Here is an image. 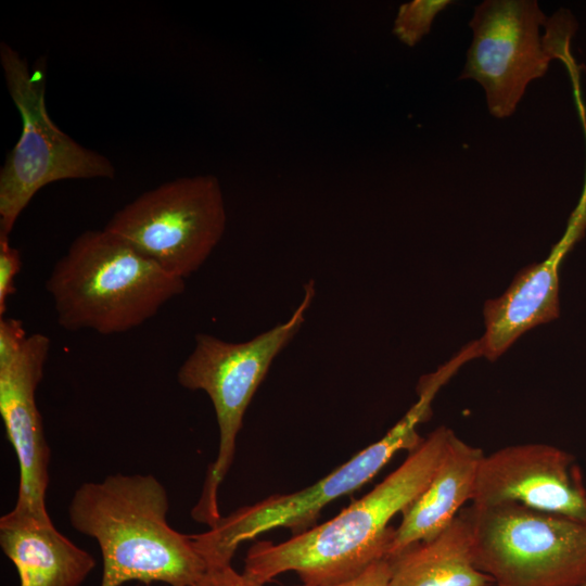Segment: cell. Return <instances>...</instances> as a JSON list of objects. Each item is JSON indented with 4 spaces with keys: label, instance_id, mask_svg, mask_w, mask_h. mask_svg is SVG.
Masks as SVG:
<instances>
[{
    "label": "cell",
    "instance_id": "obj_1",
    "mask_svg": "<svg viewBox=\"0 0 586 586\" xmlns=\"http://www.w3.org/2000/svg\"><path fill=\"white\" fill-rule=\"evenodd\" d=\"M453 433L446 426L435 429L396 470L327 522L279 544L255 543L246 552L243 573L265 585L292 571L302 584L330 586L387 559L395 530L391 520L426 487Z\"/></svg>",
    "mask_w": 586,
    "mask_h": 586
},
{
    "label": "cell",
    "instance_id": "obj_2",
    "mask_svg": "<svg viewBox=\"0 0 586 586\" xmlns=\"http://www.w3.org/2000/svg\"><path fill=\"white\" fill-rule=\"evenodd\" d=\"M168 510V494L152 474L116 473L75 491L69 522L99 545L103 561L100 586L132 581L194 585L206 564L192 535L169 525Z\"/></svg>",
    "mask_w": 586,
    "mask_h": 586
},
{
    "label": "cell",
    "instance_id": "obj_3",
    "mask_svg": "<svg viewBox=\"0 0 586 586\" xmlns=\"http://www.w3.org/2000/svg\"><path fill=\"white\" fill-rule=\"evenodd\" d=\"M46 289L63 329L110 335L154 317L186 284L103 228L87 230L72 242Z\"/></svg>",
    "mask_w": 586,
    "mask_h": 586
},
{
    "label": "cell",
    "instance_id": "obj_4",
    "mask_svg": "<svg viewBox=\"0 0 586 586\" xmlns=\"http://www.w3.org/2000/svg\"><path fill=\"white\" fill-rule=\"evenodd\" d=\"M315 294V282L310 280L285 322L249 341L232 343L207 333L195 335L193 349L177 371V382L183 388L208 395L217 419L219 446L191 510L194 521L211 527L221 518L218 489L231 468L245 411L275 358L302 328Z\"/></svg>",
    "mask_w": 586,
    "mask_h": 586
},
{
    "label": "cell",
    "instance_id": "obj_5",
    "mask_svg": "<svg viewBox=\"0 0 586 586\" xmlns=\"http://www.w3.org/2000/svg\"><path fill=\"white\" fill-rule=\"evenodd\" d=\"M0 63L9 94L23 122L22 133L0 170V237H8L34 195L44 186L64 179L115 177L103 154L63 132L48 114L42 72L5 42Z\"/></svg>",
    "mask_w": 586,
    "mask_h": 586
},
{
    "label": "cell",
    "instance_id": "obj_6",
    "mask_svg": "<svg viewBox=\"0 0 586 586\" xmlns=\"http://www.w3.org/2000/svg\"><path fill=\"white\" fill-rule=\"evenodd\" d=\"M475 566L495 586H582L586 523L519 504L471 505Z\"/></svg>",
    "mask_w": 586,
    "mask_h": 586
},
{
    "label": "cell",
    "instance_id": "obj_7",
    "mask_svg": "<svg viewBox=\"0 0 586 586\" xmlns=\"http://www.w3.org/2000/svg\"><path fill=\"white\" fill-rule=\"evenodd\" d=\"M431 415L430 403L418 399L382 438L315 484L243 506L226 517L221 515L205 532L192 535L195 549L206 568L231 564L241 544L270 530L286 527L297 533L308 530L327 505L365 485L397 453L417 449L424 440L418 426Z\"/></svg>",
    "mask_w": 586,
    "mask_h": 586
},
{
    "label": "cell",
    "instance_id": "obj_8",
    "mask_svg": "<svg viewBox=\"0 0 586 586\" xmlns=\"http://www.w3.org/2000/svg\"><path fill=\"white\" fill-rule=\"evenodd\" d=\"M469 26L473 39L459 79L481 84L497 118L514 113L527 85L546 74L575 31L569 13L559 12L548 23L535 0H486Z\"/></svg>",
    "mask_w": 586,
    "mask_h": 586
},
{
    "label": "cell",
    "instance_id": "obj_9",
    "mask_svg": "<svg viewBox=\"0 0 586 586\" xmlns=\"http://www.w3.org/2000/svg\"><path fill=\"white\" fill-rule=\"evenodd\" d=\"M227 224L221 186L213 175L180 177L143 192L104 229L171 276L186 280L209 257Z\"/></svg>",
    "mask_w": 586,
    "mask_h": 586
},
{
    "label": "cell",
    "instance_id": "obj_10",
    "mask_svg": "<svg viewBox=\"0 0 586 586\" xmlns=\"http://www.w3.org/2000/svg\"><path fill=\"white\" fill-rule=\"evenodd\" d=\"M505 502L586 523V486L575 457L544 443L511 445L484 455L472 504Z\"/></svg>",
    "mask_w": 586,
    "mask_h": 586
},
{
    "label": "cell",
    "instance_id": "obj_11",
    "mask_svg": "<svg viewBox=\"0 0 586 586\" xmlns=\"http://www.w3.org/2000/svg\"><path fill=\"white\" fill-rule=\"evenodd\" d=\"M49 349L50 339L34 333L16 355L0 361V415L20 470L14 508L41 518L50 517L46 506L50 448L35 394Z\"/></svg>",
    "mask_w": 586,
    "mask_h": 586
},
{
    "label": "cell",
    "instance_id": "obj_12",
    "mask_svg": "<svg viewBox=\"0 0 586 586\" xmlns=\"http://www.w3.org/2000/svg\"><path fill=\"white\" fill-rule=\"evenodd\" d=\"M585 229L586 195L550 255L524 268L501 296L485 303V333L479 341L481 355L494 361L524 332L559 317L560 264Z\"/></svg>",
    "mask_w": 586,
    "mask_h": 586
},
{
    "label": "cell",
    "instance_id": "obj_13",
    "mask_svg": "<svg viewBox=\"0 0 586 586\" xmlns=\"http://www.w3.org/2000/svg\"><path fill=\"white\" fill-rule=\"evenodd\" d=\"M0 547L15 566L20 586H80L97 564L50 517L14 507L0 518Z\"/></svg>",
    "mask_w": 586,
    "mask_h": 586
},
{
    "label": "cell",
    "instance_id": "obj_14",
    "mask_svg": "<svg viewBox=\"0 0 586 586\" xmlns=\"http://www.w3.org/2000/svg\"><path fill=\"white\" fill-rule=\"evenodd\" d=\"M484 455L481 448L451 434L433 477L402 513L387 559L411 545L435 537L459 514L467 501L472 502L477 470Z\"/></svg>",
    "mask_w": 586,
    "mask_h": 586
},
{
    "label": "cell",
    "instance_id": "obj_15",
    "mask_svg": "<svg viewBox=\"0 0 586 586\" xmlns=\"http://www.w3.org/2000/svg\"><path fill=\"white\" fill-rule=\"evenodd\" d=\"M391 586H492L473 560L472 526L466 509L435 537L388 559Z\"/></svg>",
    "mask_w": 586,
    "mask_h": 586
},
{
    "label": "cell",
    "instance_id": "obj_16",
    "mask_svg": "<svg viewBox=\"0 0 586 586\" xmlns=\"http://www.w3.org/2000/svg\"><path fill=\"white\" fill-rule=\"evenodd\" d=\"M448 0H413L399 7L394 21L393 34L408 47H415L431 30L435 16Z\"/></svg>",
    "mask_w": 586,
    "mask_h": 586
},
{
    "label": "cell",
    "instance_id": "obj_17",
    "mask_svg": "<svg viewBox=\"0 0 586 586\" xmlns=\"http://www.w3.org/2000/svg\"><path fill=\"white\" fill-rule=\"evenodd\" d=\"M22 268L20 251L10 245L8 237H0V316L7 311L8 297L16 292L14 281Z\"/></svg>",
    "mask_w": 586,
    "mask_h": 586
},
{
    "label": "cell",
    "instance_id": "obj_18",
    "mask_svg": "<svg viewBox=\"0 0 586 586\" xmlns=\"http://www.w3.org/2000/svg\"><path fill=\"white\" fill-rule=\"evenodd\" d=\"M193 586H264L243 572L239 573L231 564L207 568Z\"/></svg>",
    "mask_w": 586,
    "mask_h": 586
},
{
    "label": "cell",
    "instance_id": "obj_19",
    "mask_svg": "<svg viewBox=\"0 0 586 586\" xmlns=\"http://www.w3.org/2000/svg\"><path fill=\"white\" fill-rule=\"evenodd\" d=\"M27 339L23 323L14 318H0V361L16 355Z\"/></svg>",
    "mask_w": 586,
    "mask_h": 586
},
{
    "label": "cell",
    "instance_id": "obj_20",
    "mask_svg": "<svg viewBox=\"0 0 586 586\" xmlns=\"http://www.w3.org/2000/svg\"><path fill=\"white\" fill-rule=\"evenodd\" d=\"M391 565L388 559H382L352 579L330 586H391ZM298 586H313L302 584Z\"/></svg>",
    "mask_w": 586,
    "mask_h": 586
},
{
    "label": "cell",
    "instance_id": "obj_21",
    "mask_svg": "<svg viewBox=\"0 0 586 586\" xmlns=\"http://www.w3.org/2000/svg\"><path fill=\"white\" fill-rule=\"evenodd\" d=\"M582 586H586V583H585V584H583Z\"/></svg>",
    "mask_w": 586,
    "mask_h": 586
}]
</instances>
